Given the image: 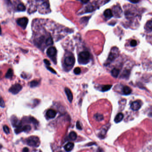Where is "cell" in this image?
I'll list each match as a JSON object with an SVG mask.
<instances>
[{
    "label": "cell",
    "mask_w": 152,
    "mask_h": 152,
    "mask_svg": "<svg viewBox=\"0 0 152 152\" xmlns=\"http://www.w3.org/2000/svg\"><path fill=\"white\" fill-rule=\"evenodd\" d=\"M123 118H124V115L122 113H118L114 119L115 122L116 123H118L120 122L122 120Z\"/></svg>",
    "instance_id": "2e32d148"
},
{
    "label": "cell",
    "mask_w": 152,
    "mask_h": 152,
    "mask_svg": "<svg viewBox=\"0 0 152 152\" xmlns=\"http://www.w3.org/2000/svg\"><path fill=\"white\" fill-rule=\"evenodd\" d=\"M74 73L76 74H78L81 73V69L79 67H76L74 70Z\"/></svg>",
    "instance_id": "1f68e13d"
},
{
    "label": "cell",
    "mask_w": 152,
    "mask_h": 152,
    "mask_svg": "<svg viewBox=\"0 0 152 152\" xmlns=\"http://www.w3.org/2000/svg\"><path fill=\"white\" fill-rule=\"evenodd\" d=\"M119 54V50L117 47H114L112 48L111 52L109 54L108 58L105 62V65L108 66L118 56Z\"/></svg>",
    "instance_id": "6da1fadb"
},
{
    "label": "cell",
    "mask_w": 152,
    "mask_h": 152,
    "mask_svg": "<svg viewBox=\"0 0 152 152\" xmlns=\"http://www.w3.org/2000/svg\"><path fill=\"white\" fill-rule=\"evenodd\" d=\"M90 58V54L87 51L80 52L78 55V61L80 63L86 64L88 62Z\"/></svg>",
    "instance_id": "7a4b0ae2"
},
{
    "label": "cell",
    "mask_w": 152,
    "mask_h": 152,
    "mask_svg": "<svg viewBox=\"0 0 152 152\" xmlns=\"http://www.w3.org/2000/svg\"><path fill=\"white\" fill-rule=\"evenodd\" d=\"M17 10L19 11H24L26 10V7L22 4H20L17 6Z\"/></svg>",
    "instance_id": "cb8c5ba5"
},
{
    "label": "cell",
    "mask_w": 152,
    "mask_h": 152,
    "mask_svg": "<svg viewBox=\"0 0 152 152\" xmlns=\"http://www.w3.org/2000/svg\"><path fill=\"white\" fill-rule=\"evenodd\" d=\"M74 147V144L72 142H68L64 146V148L66 151L69 152L71 151Z\"/></svg>",
    "instance_id": "5bb4252c"
},
{
    "label": "cell",
    "mask_w": 152,
    "mask_h": 152,
    "mask_svg": "<svg viewBox=\"0 0 152 152\" xmlns=\"http://www.w3.org/2000/svg\"><path fill=\"white\" fill-rule=\"evenodd\" d=\"M146 26L148 29L152 31V19L147 22Z\"/></svg>",
    "instance_id": "83f0119b"
},
{
    "label": "cell",
    "mask_w": 152,
    "mask_h": 152,
    "mask_svg": "<svg viewBox=\"0 0 152 152\" xmlns=\"http://www.w3.org/2000/svg\"><path fill=\"white\" fill-rule=\"evenodd\" d=\"M29 151V149L27 148H24L23 149V150H22V151L23 152H28Z\"/></svg>",
    "instance_id": "ab89813d"
},
{
    "label": "cell",
    "mask_w": 152,
    "mask_h": 152,
    "mask_svg": "<svg viewBox=\"0 0 152 152\" xmlns=\"http://www.w3.org/2000/svg\"><path fill=\"white\" fill-rule=\"evenodd\" d=\"M22 85L20 84L16 83L13 85L9 89V91L12 93L13 94L16 95L19 93L22 89Z\"/></svg>",
    "instance_id": "5b68a950"
},
{
    "label": "cell",
    "mask_w": 152,
    "mask_h": 152,
    "mask_svg": "<svg viewBox=\"0 0 152 152\" xmlns=\"http://www.w3.org/2000/svg\"><path fill=\"white\" fill-rule=\"evenodd\" d=\"M13 70L10 68V69H9L8 70V71H7L6 74H5V77L6 78H11L12 77V76L13 75Z\"/></svg>",
    "instance_id": "ffe728a7"
},
{
    "label": "cell",
    "mask_w": 152,
    "mask_h": 152,
    "mask_svg": "<svg viewBox=\"0 0 152 152\" xmlns=\"http://www.w3.org/2000/svg\"><path fill=\"white\" fill-rule=\"evenodd\" d=\"M105 17L110 19L113 16V13L112 11V10L110 9H107L104 11V13Z\"/></svg>",
    "instance_id": "4fadbf2b"
},
{
    "label": "cell",
    "mask_w": 152,
    "mask_h": 152,
    "mask_svg": "<svg viewBox=\"0 0 152 152\" xmlns=\"http://www.w3.org/2000/svg\"><path fill=\"white\" fill-rule=\"evenodd\" d=\"M130 74V71L129 70H125L122 74V75L123 76L124 78H127V77H129V75Z\"/></svg>",
    "instance_id": "f1b7e54d"
},
{
    "label": "cell",
    "mask_w": 152,
    "mask_h": 152,
    "mask_svg": "<svg viewBox=\"0 0 152 152\" xmlns=\"http://www.w3.org/2000/svg\"><path fill=\"white\" fill-rule=\"evenodd\" d=\"M65 91L66 94L67 96V97L68 98V100L69 101L70 103H71L73 100V94H72L71 91L69 88H68L67 87L65 88Z\"/></svg>",
    "instance_id": "7c38bea8"
},
{
    "label": "cell",
    "mask_w": 152,
    "mask_h": 152,
    "mask_svg": "<svg viewBox=\"0 0 152 152\" xmlns=\"http://www.w3.org/2000/svg\"><path fill=\"white\" fill-rule=\"evenodd\" d=\"M47 69L49 70L50 71H51L52 73H53L54 74H56V72L53 68H52L51 67L49 66H47Z\"/></svg>",
    "instance_id": "e575fe53"
},
{
    "label": "cell",
    "mask_w": 152,
    "mask_h": 152,
    "mask_svg": "<svg viewBox=\"0 0 152 152\" xmlns=\"http://www.w3.org/2000/svg\"><path fill=\"white\" fill-rule=\"evenodd\" d=\"M5 106V104H4V101L3 100L2 98H1V100H0V106L2 108H4Z\"/></svg>",
    "instance_id": "8d00e7d4"
},
{
    "label": "cell",
    "mask_w": 152,
    "mask_h": 152,
    "mask_svg": "<svg viewBox=\"0 0 152 152\" xmlns=\"http://www.w3.org/2000/svg\"><path fill=\"white\" fill-rule=\"evenodd\" d=\"M141 104L139 101H135L131 104V109L133 111H137L141 108Z\"/></svg>",
    "instance_id": "ba28073f"
},
{
    "label": "cell",
    "mask_w": 152,
    "mask_h": 152,
    "mask_svg": "<svg viewBox=\"0 0 152 152\" xmlns=\"http://www.w3.org/2000/svg\"><path fill=\"white\" fill-rule=\"evenodd\" d=\"M23 129H22V126L20 127H18V128H16V129H15V132L16 134H18L20 133H21L22 132H23Z\"/></svg>",
    "instance_id": "f546056e"
},
{
    "label": "cell",
    "mask_w": 152,
    "mask_h": 152,
    "mask_svg": "<svg viewBox=\"0 0 152 152\" xmlns=\"http://www.w3.org/2000/svg\"><path fill=\"white\" fill-rule=\"evenodd\" d=\"M109 129V127H104L102 129L100 133H99V137L101 138H103L106 134V133Z\"/></svg>",
    "instance_id": "e0dca14e"
},
{
    "label": "cell",
    "mask_w": 152,
    "mask_h": 152,
    "mask_svg": "<svg viewBox=\"0 0 152 152\" xmlns=\"http://www.w3.org/2000/svg\"><path fill=\"white\" fill-rule=\"evenodd\" d=\"M80 0L83 4H86L89 1V0Z\"/></svg>",
    "instance_id": "f35d334b"
},
{
    "label": "cell",
    "mask_w": 152,
    "mask_h": 152,
    "mask_svg": "<svg viewBox=\"0 0 152 152\" xmlns=\"http://www.w3.org/2000/svg\"><path fill=\"white\" fill-rule=\"evenodd\" d=\"M75 63V58L73 55H69L66 57L64 59V64L67 67H72Z\"/></svg>",
    "instance_id": "277c9868"
},
{
    "label": "cell",
    "mask_w": 152,
    "mask_h": 152,
    "mask_svg": "<svg viewBox=\"0 0 152 152\" xmlns=\"http://www.w3.org/2000/svg\"><path fill=\"white\" fill-rule=\"evenodd\" d=\"M47 54L48 56L50 57L55 56L57 54L56 49L55 47H50L47 49Z\"/></svg>",
    "instance_id": "9c48e42d"
},
{
    "label": "cell",
    "mask_w": 152,
    "mask_h": 152,
    "mask_svg": "<svg viewBox=\"0 0 152 152\" xmlns=\"http://www.w3.org/2000/svg\"><path fill=\"white\" fill-rule=\"evenodd\" d=\"M119 73H120V70L116 68L112 70L111 71L112 75L114 78H117Z\"/></svg>",
    "instance_id": "d6986e66"
},
{
    "label": "cell",
    "mask_w": 152,
    "mask_h": 152,
    "mask_svg": "<svg viewBox=\"0 0 152 152\" xmlns=\"http://www.w3.org/2000/svg\"><path fill=\"white\" fill-rule=\"evenodd\" d=\"M17 23L19 26L25 29L28 23V19L27 17H22L18 19L17 20Z\"/></svg>",
    "instance_id": "8992f818"
},
{
    "label": "cell",
    "mask_w": 152,
    "mask_h": 152,
    "mask_svg": "<svg viewBox=\"0 0 152 152\" xmlns=\"http://www.w3.org/2000/svg\"><path fill=\"white\" fill-rule=\"evenodd\" d=\"M29 121L35 125H38L39 124V122L34 117H30Z\"/></svg>",
    "instance_id": "484cf974"
},
{
    "label": "cell",
    "mask_w": 152,
    "mask_h": 152,
    "mask_svg": "<svg viewBox=\"0 0 152 152\" xmlns=\"http://www.w3.org/2000/svg\"><path fill=\"white\" fill-rule=\"evenodd\" d=\"M113 13L115 14L116 17H121L120 15L121 14L122 10L121 7L119 5L115 6L113 8Z\"/></svg>",
    "instance_id": "30bf717a"
},
{
    "label": "cell",
    "mask_w": 152,
    "mask_h": 152,
    "mask_svg": "<svg viewBox=\"0 0 152 152\" xmlns=\"http://www.w3.org/2000/svg\"><path fill=\"white\" fill-rule=\"evenodd\" d=\"M30 84L31 87H37L39 84V82L38 80H33L31 82Z\"/></svg>",
    "instance_id": "7402d4cb"
},
{
    "label": "cell",
    "mask_w": 152,
    "mask_h": 152,
    "mask_svg": "<svg viewBox=\"0 0 152 152\" xmlns=\"http://www.w3.org/2000/svg\"><path fill=\"white\" fill-rule=\"evenodd\" d=\"M46 114L48 117L52 119L55 117V116H56L57 113L55 110L52 109H48L47 111Z\"/></svg>",
    "instance_id": "8fae6325"
},
{
    "label": "cell",
    "mask_w": 152,
    "mask_h": 152,
    "mask_svg": "<svg viewBox=\"0 0 152 152\" xmlns=\"http://www.w3.org/2000/svg\"><path fill=\"white\" fill-rule=\"evenodd\" d=\"M148 116H150V117H152V111L151 112H150V113H149V114H148Z\"/></svg>",
    "instance_id": "60d3db41"
},
{
    "label": "cell",
    "mask_w": 152,
    "mask_h": 152,
    "mask_svg": "<svg viewBox=\"0 0 152 152\" xmlns=\"http://www.w3.org/2000/svg\"><path fill=\"white\" fill-rule=\"evenodd\" d=\"M27 144L31 147H38L40 145L39 138L36 136H31L26 140Z\"/></svg>",
    "instance_id": "3957f363"
},
{
    "label": "cell",
    "mask_w": 152,
    "mask_h": 152,
    "mask_svg": "<svg viewBox=\"0 0 152 152\" xmlns=\"http://www.w3.org/2000/svg\"><path fill=\"white\" fill-rule=\"evenodd\" d=\"M94 117L96 121H103L104 119V116L102 114H100V113H96V114L94 115Z\"/></svg>",
    "instance_id": "ac0fdd59"
},
{
    "label": "cell",
    "mask_w": 152,
    "mask_h": 152,
    "mask_svg": "<svg viewBox=\"0 0 152 152\" xmlns=\"http://www.w3.org/2000/svg\"><path fill=\"white\" fill-rule=\"evenodd\" d=\"M3 130L4 131V133L8 134H9L10 132H9V127L6 125H4L3 126Z\"/></svg>",
    "instance_id": "4dcf8cb0"
},
{
    "label": "cell",
    "mask_w": 152,
    "mask_h": 152,
    "mask_svg": "<svg viewBox=\"0 0 152 152\" xmlns=\"http://www.w3.org/2000/svg\"><path fill=\"white\" fill-rule=\"evenodd\" d=\"M69 136L70 139L74 140H75L77 138V135L75 132H74V131H72L70 133Z\"/></svg>",
    "instance_id": "44dd1931"
},
{
    "label": "cell",
    "mask_w": 152,
    "mask_h": 152,
    "mask_svg": "<svg viewBox=\"0 0 152 152\" xmlns=\"http://www.w3.org/2000/svg\"><path fill=\"white\" fill-rule=\"evenodd\" d=\"M11 122L14 127L18 128L22 126V122L19 120L16 117H12L11 119Z\"/></svg>",
    "instance_id": "52a82bcc"
},
{
    "label": "cell",
    "mask_w": 152,
    "mask_h": 152,
    "mask_svg": "<svg viewBox=\"0 0 152 152\" xmlns=\"http://www.w3.org/2000/svg\"><path fill=\"white\" fill-rule=\"evenodd\" d=\"M44 63L47 65V66H49L51 65V63L50 62V61H49L47 59H45L44 60Z\"/></svg>",
    "instance_id": "d590c367"
},
{
    "label": "cell",
    "mask_w": 152,
    "mask_h": 152,
    "mask_svg": "<svg viewBox=\"0 0 152 152\" xmlns=\"http://www.w3.org/2000/svg\"><path fill=\"white\" fill-rule=\"evenodd\" d=\"M76 125L77 128L78 129H79V130H82V127L81 126V124L80 123V122L79 121H77Z\"/></svg>",
    "instance_id": "836d02e7"
},
{
    "label": "cell",
    "mask_w": 152,
    "mask_h": 152,
    "mask_svg": "<svg viewBox=\"0 0 152 152\" xmlns=\"http://www.w3.org/2000/svg\"><path fill=\"white\" fill-rule=\"evenodd\" d=\"M140 0H129V1H130L131 2L133 3H137L139 2Z\"/></svg>",
    "instance_id": "74e56055"
},
{
    "label": "cell",
    "mask_w": 152,
    "mask_h": 152,
    "mask_svg": "<svg viewBox=\"0 0 152 152\" xmlns=\"http://www.w3.org/2000/svg\"><path fill=\"white\" fill-rule=\"evenodd\" d=\"M22 129L24 132L27 133L31 130V127L30 125H26L22 127Z\"/></svg>",
    "instance_id": "d4e9b609"
},
{
    "label": "cell",
    "mask_w": 152,
    "mask_h": 152,
    "mask_svg": "<svg viewBox=\"0 0 152 152\" xmlns=\"http://www.w3.org/2000/svg\"><path fill=\"white\" fill-rule=\"evenodd\" d=\"M131 46L133 47H136L137 45V42L135 40H133L131 41L130 43Z\"/></svg>",
    "instance_id": "d6a6232c"
},
{
    "label": "cell",
    "mask_w": 152,
    "mask_h": 152,
    "mask_svg": "<svg viewBox=\"0 0 152 152\" xmlns=\"http://www.w3.org/2000/svg\"><path fill=\"white\" fill-rule=\"evenodd\" d=\"M112 87V85H104V86L102 87L101 91L103 92L104 91H109L111 89V88Z\"/></svg>",
    "instance_id": "603a6c76"
},
{
    "label": "cell",
    "mask_w": 152,
    "mask_h": 152,
    "mask_svg": "<svg viewBox=\"0 0 152 152\" xmlns=\"http://www.w3.org/2000/svg\"><path fill=\"white\" fill-rule=\"evenodd\" d=\"M46 43L47 44V46L52 45L53 43V41L52 38L50 37L48 38V39H47V40H46Z\"/></svg>",
    "instance_id": "4316f807"
},
{
    "label": "cell",
    "mask_w": 152,
    "mask_h": 152,
    "mask_svg": "<svg viewBox=\"0 0 152 152\" xmlns=\"http://www.w3.org/2000/svg\"><path fill=\"white\" fill-rule=\"evenodd\" d=\"M123 92L124 95H129L132 92V89L128 86H124L123 88Z\"/></svg>",
    "instance_id": "9a60e30c"
}]
</instances>
